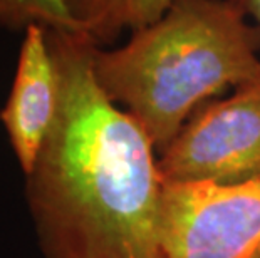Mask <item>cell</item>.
<instances>
[{"instance_id":"8","label":"cell","mask_w":260,"mask_h":258,"mask_svg":"<svg viewBox=\"0 0 260 258\" xmlns=\"http://www.w3.org/2000/svg\"><path fill=\"white\" fill-rule=\"evenodd\" d=\"M230 2L260 27V0H230Z\"/></svg>"},{"instance_id":"3","label":"cell","mask_w":260,"mask_h":258,"mask_svg":"<svg viewBox=\"0 0 260 258\" xmlns=\"http://www.w3.org/2000/svg\"><path fill=\"white\" fill-rule=\"evenodd\" d=\"M168 183H237L260 174V81L198 107L159 153Z\"/></svg>"},{"instance_id":"5","label":"cell","mask_w":260,"mask_h":258,"mask_svg":"<svg viewBox=\"0 0 260 258\" xmlns=\"http://www.w3.org/2000/svg\"><path fill=\"white\" fill-rule=\"evenodd\" d=\"M60 104V78L47 29L24 30L12 89L0 113L5 133L22 171L29 174L56 123Z\"/></svg>"},{"instance_id":"7","label":"cell","mask_w":260,"mask_h":258,"mask_svg":"<svg viewBox=\"0 0 260 258\" xmlns=\"http://www.w3.org/2000/svg\"><path fill=\"white\" fill-rule=\"evenodd\" d=\"M42 25L47 30L77 32L69 0H0V25L5 29H27Z\"/></svg>"},{"instance_id":"1","label":"cell","mask_w":260,"mask_h":258,"mask_svg":"<svg viewBox=\"0 0 260 258\" xmlns=\"http://www.w3.org/2000/svg\"><path fill=\"white\" fill-rule=\"evenodd\" d=\"M60 78L56 123L27 176L46 258H163L165 178L141 124L94 74L98 46L47 30Z\"/></svg>"},{"instance_id":"6","label":"cell","mask_w":260,"mask_h":258,"mask_svg":"<svg viewBox=\"0 0 260 258\" xmlns=\"http://www.w3.org/2000/svg\"><path fill=\"white\" fill-rule=\"evenodd\" d=\"M173 0H69L77 32L94 46L106 47L124 32H135L159 19Z\"/></svg>"},{"instance_id":"9","label":"cell","mask_w":260,"mask_h":258,"mask_svg":"<svg viewBox=\"0 0 260 258\" xmlns=\"http://www.w3.org/2000/svg\"><path fill=\"white\" fill-rule=\"evenodd\" d=\"M247 258H260V243H258V245L255 246V250H253L252 253L248 255Z\"/></svg>"},{"instance_id":"4","label":"cell","mask_w":260,"mask_h":258,"mask_svg":"<svg viewBox=\"0 0 260 258\" xmlns=\"http://www.w3.org/2000/svg\"><path fill=\"white\" fill-rule=\"evenodd\" d=\"M260 243V174L237 183H168L163 258H247Z\"/></svg>"},{"instance_id":"2","label":"cell","mask_w":260,"mask_h":258,"mask_svg":"<svg viewBox=\"0 0 260 258\" xmlns=\"http://www.w3.org/2000/svg\"><path fill=\"white\" fill-rule=\"evenodd\" d=\"M260 27L230 0H173L119 47H96L104 92L167 148L205 101L260 81Z\"/></svg>"}]
</instances>
